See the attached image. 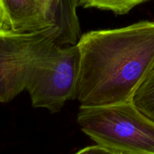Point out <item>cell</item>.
<instances>
[{
  "mask_svg": "<svg viewBox=\"0 0 154 154\" xmlns=\"http://www.w3.org/2000/svg\"><path fill=\"white\" fill-rule=\"evenodd\" d=\"M78 46L76 98L81 106L130 102L154 69V23L90 31L81 36Z\"/></svg>",
  "mask_w": 154,
  "mask_h": 154,
  "instance_id": "1",
  "label": "cell"
},
{
  "mask_svg": "<svg viewBox=\"0 0 154 154\" xmlns=\"http://www.w3.org/2000/svg\"><path fill=\"white\" fill-rule=\"evenodd\" d=\"M78 0H66L63 13L53 27L23 33L0 32V101L8 103L26 88L35 62L57 45H77L81 36L77 15Z\"/></svg>",
  "mask_w": 154,
  "mask_h": 154,
  "instance_id": "2",
  "label": "cell"
},
{
  "mask_svg": "<svg viewBox=\"0 0 154 154\" xmlns=\"http://www.w3.org/2000/svg\"><path fill=\"white\" fill-rule=\"evenodd\" d=\"M77 122L97 145L114 154H154V122L133 101L81 106Z\"/></svg>",
  "mask_w": 154,
  "mask_h": 154,
  "instance_id": "3",
  "label": "cell"
},
{
  "mask_svg": "<svg viewBox=\"0 0 154 154\" xmlns=\"http://www.w3.org/2000/svg\"><path fill=\"white\" fill-rule=\"evenodd\" d=\"M77 45H57L39 57L30 68L26 88L34 107L60 112L66 101L77 98L80 72Z\"/></svg>",
  "mask_w": 154,
  "mask_h": 154,
  "instance_id": "4",
  "label": "cell"
},
{
  "mask_svg": "<svg viewBox=\"0 0 154 154\" xmlns=\"http://www.w3.org/2000/svg\"><path fill=\"white\" fill-rule=\"evenodd\" d=\"M66 0H0V32L39 31L58 22Z\"/></svg>",
  "mask_w": 154,
  "mask_h": 154,
  "instance_id": "5",
  "label": "cell"
},
{
  "mask_svg": "<svg viewBox=\"0 0 154 154\" xmlns=\"http://www.w3.org/2000/svg\"><path fill=\"white\" fill-rule=\"evenodd\" d=\"M132 101L138 110L154 122V69L138 88Z\"/></svg>",
  "mask_w": 154,
  "mask_h": 154,
  "instance_id": "6",
  "label": "cell"
},
{
  "mask_svg": "<svg viewBox=\"0 0 154 154\" xmlns=\"http://www.w3.org/2000/svg\"><path fill=\"white\" fill-rule=\"evenodd\" d=\"M151 0H78L79 5L85 8L110 11L117 15L129 13L135 6Z\"/></svg>",
  "mask_w": 154,
  "mask_h": 154,
  "instance_id": "7",
  "label": "cell"
},
{
  "mask_svg": "<svg viewBox=\"0 0 154 154\" xmlns=\"http://www.w3.org/2000/svg\"><path fill=\"white\" fill-rule=\"evenodd\" d=\"M75 154H114L111 151L105 149L99 145H93V146H87L83 148L81 150L77 152Z\"/></svg>",
  "mask_w": 154,
  "mask_h": 154,
  "instance_id": "8",
  "label": "cell"
}]
</instances>
